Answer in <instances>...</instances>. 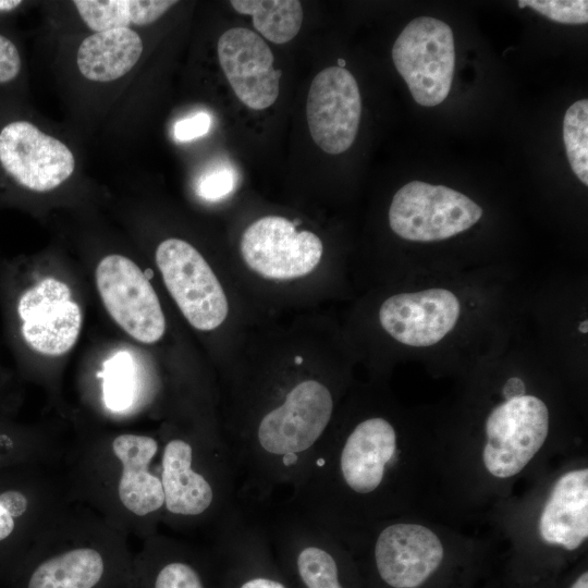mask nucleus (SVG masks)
Returning a JSON list of instances; mask_svg holds the SVG:
<instances>
[{
    "label": "nucleus",
    "mask_w": 588,
    "mask_h": 588,
    "mask_svg": "<svg viewBox=\"0 0 588 588\" xmlns=\"http://www.w3.org/2000/svg\"><path fill=\"white\" fill-rule=\"evenodd\" d=\"M362 114V98L353 74L339 65L313 79L306 103L308 128L326 152L339 155L354 143Z\"/></svg>",
    "instance_id": "11"
},
{
    "label": "nucleus",
    "mask_w": 588,
    "mask_h": 588,
    "mask_svg": "<svg viewBox=\"0 0 588 588\" xmlns=\"http://www.w3.org/2000/svg\"><path fill=\"white\" fill-rule=\"evenodd\" d=\"M460 313L453 292L428 289L390 296L379 309V321L397 342L422 347L440 342L455 327Z\"/></svg>",
    "instance_id": "15"
},
{
    "label": "nucleus",
    "mask_w": 588,
    "mask_h": 588,
    "mask_svg": "<svg viewBox=\"0 0 588 588\" xmlns=\"http://www.w3.org/2000/svg\"><path fill=\"white\" fill-rule=\"evenodd\" d=\"M96 284L112 319L142 343L159 341L166 319L159 298L140 268L122 255H109L96 269Z\"/></svg>",
    "instance_id": "9"
},
{
    "label": "nucleus",
    "mask_w": 588,
    "mask_h": 588,
    "mask_svg": "<svg viewBox=\"0 0 588 588\" xmlns=\"http://www.w3.org/2000/svg\"><path fill=\"white\" fill-rule=\"evenodd\" d=\"M548 432L549 412L539 397L525 394L499 404L486 420V469L497 478L517 475L543 445Z\"/></svg>",
    "instance_id": "7"
},
{
    "label": "nucleus",
    "mask_w": 588,
    "mask_h": 588,
    "mask_svg": "<svg viewBox=\"0 0 588 588\" xmlns=\"http://www.w3.org/2000/svg\"><path fill=\"white\" fill-rule=\"evenodd\" d=\"M578 329H579V331L581 333H587L588 332V321L587 320L581 321Z\"/></svg>",
    "instance_id": "32"
},
{
    "label": "nucleus",
    "mask_w": 588,
    "mask_h": 588,
    "mask_svg": "<svg viewBox=\"0 0 588 588\" xmlns=\"http://www.w3.org/2000/svg\"><path fill=\"white\" fill-rule=\"evenodd\" d=\"M134 588H210L200 562L166 538L149 540L134 558Z\"/></svg>",
    "instance_id": "18"
},
{
    "label": "nucleus",
    "mask_w": 588,
    "mask_h": 588,
    "mask_svg": "<svg viewBox=\"0 0 588 588\" xmlns=\"http://www.w3.org/2000/svg\"><path fill=\"white\" fill-rule=\"evenodd\" d=\"M481 216V207L468 196L444 185L412 181L393 196L389 223L404 240L434 242L468 230Z\"/></svg>",
    "instance_id": "5"
},
{
    "label": "nucleus",
    "mask_w": 588,
    "mask_h": 588,
    "mask_svg": "<svg viewBox=\"0 0 588 588\" xmlns=\"http://www.w3.org/2000/svg\"><path fill=\"white\" fill-rule=\"evenodd\" d=\"M519 8L529 7L549 20L563 24L588 22L587 0H520Z\"/></svg>",
    "instance_id": "23"
},
{
    "label": "nucleus",
    "mask_w": 588,
    "mask_h": 588,
    "mask_svg": "<svg viewBox=\"0 0 588 588\" xmlns=\"http://www.w3.org/2000/svg\"><path fill=\"white\" fill-rule=\"evenodd\" d=\"M539 534L549 543L573 551L588 537V469H574L553 485L539 518Z\"/></svg>",
    "instance_id": "16"
},
{
    "label": "nucleus",
    "mask_w": 588,
    "mask_h": 588,
    "mask_svg": "<svg viewBox=\"0 0 588 588\" xmlns=\"http://www.w3.org/2000/svg\"><path fill=\"white\" fill-rule=\"evenodd\" d=\"M106 519L85 523L65 510L47 531L23 588H134V558Z\"/></svg>",
    "instance_id": "1"
},
{
    "label": "nucleus",
    "mask_w": 588,
    "mask_h": 588,
    "mask_svg": "<svg viewBox=\"0 0 588 588\" xmlns=\"http://www.w3.org/2000/svg\"><path fill=\"white\" fill-rule=\"evenodd\" d=\"M22 4L20 0H0V11L8 12L16 9Z\"/></svg>",
    "instance_id": "30"
},
{
    "label": "nucleus",
    "mask_w": 588,
    "mask_h": 588,
    "mask_svg": "<svg viewBox=\"0 0 588 588\" xmlns=\"http://www.w3.org/2000/svg\"><path fill=\"white\" fill-rule=\"evenodd\" d=\"M232 8L253 16L254 27L269 41H291L303 24V8L297 0H233Z\"/></svg>",
    "instance_id": "20"
},
{
    "label": "nucleus",
    "mask_w": 588,
    "mask_h": 588,
    "mask_svg": "<svg viewBox=\"0 0 588 588\" xmlns=\"http://www.w3.org/2000/svg\"><path fill=\"white\" fill-rule=\"evenodd\" d=\"M392 60L414 100L424 107L438 106L452 86L455 50L451 27L430 16L414 19L396 38Z\"/></svg>",
    "instance_id": "4"
},
{
    "label": "nucleus",
    "mask_w": 588,
    "mask_h": 588,
    "mask_svg": "<svg viewBox=\"0 0 588 588\" xmlns=\"http://www.w3.org/2000/svg\"><path fill=\"white\" fill-rule=\"evenodd\" d=\"M106 451L114 467L103 482L105 502L112 513L108 523L118 529V522L148 524L161 519L164 495L159 471L152 468L159 442L147 434L121 433Z\"/></svg>",
    "instance_id": "3"
},
{
    "label": "nucleus",
    "mask_w": 588,
    "mask_h": 588,
    "mask_svg": "<svg viewBox=\"0 0 588 588\" xmlns=\"http://www.w3.org/2000/svg\"><path fill=\"white\" fill-rule=\"evenodd\" d=\"M162 518L209 524L212 530L238 505L233 460L225 443L199 445L184 437L164 441L159 462Z\"/></svg>",
    "instance_id": "2"
},
{
    "label": "nucleus",
    "mask_w": 588,
    "mask_h": 588,
    "mask_svg": "<svg viewBox=\"0 0 588 588\" xmlns=\"http://www.w3.org/2000/svg\"><path fill=\"white\" fill-rule=\"evenodd\" d=\"M210 126V115L207 112L200 111L179 120L173 127V135L179 142H189L207 134Z\"/></svg>",
    "instance_id": "25"
},
{
    "label": "nucleus",
    "mask_w": 588,
    "mask_h": 588,
    "mask_svg": "<svg viewBox=\"0 0 588 588\" xmlns=\"http://www.w3.org/2000/svg\"><path fill=\"white\" fill-rule=\"evenodd\" d=\"M240 249L247 267L269 280L302 278L316 269L323 246L313 232L298 231L280 216L262 217L244 231Z\"/></svg>",
    "instance_id": "8"
},
{
    "label": "nucleus",
    "mask_w": 588,
    "mask_h": 588,
    "mask_svg": "<svg viewBox=\"0 0 588 588\" xmlns=\"http://www.w3.org/2000/svg\"><path fill=\"white\" fill-rule=\"evenodd\" d=\"M237 180V173L232 166L219 164L199 179L197 194L206 200H220L235 189Z\"/></svg>",
    "instance_id": "24"
},
{
    "label": "nucleus",
    "mask_w": 588,
    "mask_h": 588,
    "mask_svg": "<svg viewBox=\"0 0 588 588\" xmlns=\"http://www.w3.org/2000/svg\"><path fill=\"white\" fill-rule=\"evenodd\" d=\"M15 518L0 500V541L9 538L15 529Z\"/></svg>",
    "instance_id": "28"
},
{
    "label": "nucleus",
    "mask_w": 588,
    "mask_h": 588,
    "mask_svg": "<svg viewBox=\"0 0 588 588\" xmlns=\"http://www.w3.org/2000/svg\"><path fill=\"white\" fill-rule=\"evenodd\" d=\"M563 139L573 172L588 185V101L574 102L563 120Z\"/></svg>",
    "instance_id": "22"
},
{
    "label": "nucleus",
    "mask_w": 588,
    "mask_h": 588,
    "mask_svg": "<svg viewBox=\"0 0 588 588\" xmlns=\"http://www.w3.org/2000/svg\"><path fill=\"white\" fill-rule=\"evenodd\" d=\"M503 394L506 400L525 395V384L519 378H511L504 385Z\"/></svg>",
    "instance_id": "29"
},
{
    "label": "nucleus",
    "mask_w": 588,
    "mask_h": 588,
    "mask_svg": "<svg viewBox=\"0 0 588 588\" xmlns=\"http://www.w3.org/2000/svg\"><path fill=\"white\" fill-rule=\"evenodd\" d=\"M569 588H588V573L580 574Z\"/></svg>",
    "instance_id": "31"
},
{
    "label": "nucleus",
    "mask_w": 588,
    "mask_h": 588,
    "mask_svg": "<svg viewBox=\"0 0 588 588\" xmlns=\"http://www.w3.org/2000/svg\"><path fill=\"white\" fill-rule=\"evenodd\" d=\"M102 397L108 409L123 412L132 406L136 394V368L132 355L120 351L105 360Z\"/></svg>",
    "instance_id": "21"
},
{
    "label": "nucleus",
    "mask_w": 588,
    "mask_h": 588,
    "mask_svg": "<svg viewBox=\"0 0 588 588\" xmlns=\"http://www.w3.org/2000/svg\"><path fill=\"white\" fill-rule=\"evenodd\" d=\"M177 1L171 0H75L83 23L96 32L146 26L155 23Z\"/></svg>",
    "instance_id": "19"
},
{
    "label": "nucleus",
    "mask_w": 588,
    "mask_h": 588,
    "mask_svg": "<svg viewBox=\"0 0 588 588\" xmlns=\"http://www.w3.org/2000/svg\"><path fill=\"white\" fill-rule=\"evenodd\" d=\"M19 49L8 37L0 34V84L14 81L21 72Z\"/></svg>",
    "instance_id": "26"
},
{
    "label": "nucleus",
    "mask_w": 588,
    "mask_h": 588,
    "mask_svg": "<svg viewBox=\"0 0 588 588\" xmlns=\"http://www.w3.org/2000/svg\"><path fill=\"white\" fill-rule=\"evenodd\" d=\"M143 50V39L134 28L96 32L79 44L76 65L86 79L109 83L132 71Z\"/></svg>",
    "instance_id": "17"
},
{
    "label": "nucleus",
    "mask_w": 588,
    "mask_h": 588,
    "mask_svg": "<svg viewBox=\"0 0 588 588\" xmlns=\"http://www.w3.org/2000/svg\"><path fill=\"white\" fill-rule=\"evenodd\" d=\"M163 282L187 321L210 331L223 323L229 303L221 283L203 255L181 238H167L156 249Z\"/></svg>",
    "instance_id": "6"
},
{
    "label": "nucleus",
    "mask_w": 588,
    "mask_h": 588,
    "mask_svg": "<svg viewBox=\"0 0 588 588\" xmlns=\"http://www.w3.org/2000/svg\"><path fill=\"white\" fill-rule=\"evenodd\" d=\"M236 588H289L286 584L277 577L265 574H249L243 580H240Z\"/></svg>",
    "instance_id": "27"
},
{
    "label": "nucleus",
    "mask_w": 588,
    "mask_h": 588,
    "mask_svg": "<svg viewBox=\"0 0 588 588\" xmlns=\"http://www.w3.org/2000/svg\"><path fill=\"white\" fill-rule=\"evenodd\" d=\"M0 164L21 186L38 193L62 185L75 171V157L59 138L17 120L0 130Z\"/></svg>",
    "instance_id": "10"
},
{
    "label": "nucleus",
    "mask_w": 588,
    "mask_h": 588,
    "mask_svg": "<svg viewBox=\"0 0 588 588\" xmlns=\"http://www.w3.org/2000/svg\"><path fill=\"white\" fill-rule=\"evenodd\" d=\"M21 332L36 352L59 356L75 344L82 327V313L70 287L46 278L26 290L17 304Z\"/></svg>",
    "instance_id": "12"
},
{
    "label": "nucleus",
    "mask_w": 588,
    "mask_h": 588,
    "mask_svg": "<svg viewBox=\"0 0 588 588\" xmlns=\"http://www.w3.org/2000/svg\"><path fill=\"white\" fill-rule=\"evenodd\" d=\"M376 571L391 588H417L441 565L444 548L429 528L413 523L383 527L372 549Z\"/></svg>",
    "instance_id": "14"
},
{
    "label": "nucleus",
    "mask_w": 588,
    "mask_h": 588,
    "mask_svg": "<svg viewBox=\"0 0 588 588\" xmlns=\"http://www.w3.org/2000/svg\"><path fill=\"white\" fill-rule=\"evenodd\" d=\"M218 59L236 97L248 108L264 110L279 96L281 70L267 42L245 27L225 30L218 40Z\"/></svg>",
    "instance_id": "13"
},
{
    "label": "nucleus",
    "mask_w": 588,
    "mask_h": 588,
    "mask_svg": "<svg viewBox=\"0 0 588 588\" xmlns=\"http://www.w3.org/2000/svg\"><path fill=\"white\" fill-rule=\"evenodd\" d=\"M294 363L296 366L301 365L303 363V357L302 356H296L295 359H294Z\"/></svg>",
    "instance_id": "33"
}]
</instances>
